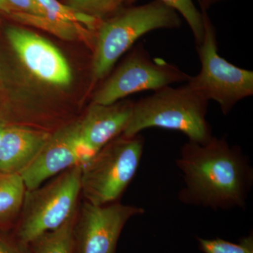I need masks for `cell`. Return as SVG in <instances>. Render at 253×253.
Masks as SVG:
<instances>
[{"mask_svg":"<svg viewBox=\"0 0 253 253\" xmlns=\"http://www.w3.org/2000/svg\"><path fill=\"white\" fill-rule=\"evenodd\" d=\"M176 164L184 181L178 194L182 204L215 211L246 207L253 169L239 146L214 136L204 144L189 141Z\"/></svg>","mask_w":253,"mask_h":253,"instance_id":"1","label":"cell"},{"mask_svg":"<svg viewBox=\"0 0 253 253\" xmlns=\"http://www.w3.org/2000/svg\"><path fill=\"white\" fill-rule=\"evenodd\" d=\"M181 26L179 13L159 0L121 9L101 20L94 31L91 80L98 82L107 77L118 60L141 36L154 30Z\"/></svg>","mask_w":253,"mask_h":253,"instance_id":"2","label":"cell"},{"mask_svg":"<svg viewBox=\"0 0 253 253\" xmlns=\"http://www.w3.org/2000/svg\"><path fill=\"white\" fill-rule=\"evenodd\" d=\"M208 100L189 84L165 86L134 103L123 135L131 136L151 127L184 133L189 141L204 144L212 138L206 120Z\"/></svg>","mask_w":253,"mask_h":253,"instance_id":"3","label":"cell"},{"mask_svg":"<svg viewBox=\"0 0 253 253\" xmlns=\"http://www.w3.org/2000/svg\"><path fill=\"white\" fill-rule=\"evenodd\" d=\"M144 149L140 134H121L84 163L81 192L86 202L95 206L117 202L134 179Z\"/></svg>","mask_w":253,"mask_h":253,"instance_id":"4","label":"cell"},{"mask_svg":"<svg viewBox=\"0 0 253 253\" xmlns=\"http://www.w3.org/2000/svg\"><path fill=\"white\" fill-rule=\"evenodd\" d=\"M83 166L70 168L45 185L26 191L18 231L23 244H31L75 217Z\"/></svg>","mask_w":253,"mask_h":253,"instance_id":"5","label":"cell"},{"mask_svg":"<svg viewBox=\"0 0 253 253\" xmlns=\"http://www.w3.org/2000/svg\"><path fill=\"white\" fill-rule=\"evenodd\" d=\"M201 8L204 36L201 45L196 47L201 68L188 84L208 101L217 102L223 114L227 115L239 101L253 96V72L234 66L219 56L215 29L207 10Z\"/></svg>","mask_w":253,"mask_h":253,"instance_id":"6","label":"cell"},{"mask_svg":"<svg viewBox=\"0 0 253 253\" xmlns=\"http://www.w3.org/2000/svg\"><path fill=\"white\" fill-rule=\"evenodd\" d=\"M191 78L172 63L151 59L141 44L106 78L95 92L92 103L114 104L134 93L156 91L173 83L188 82Z\"/></svg>","mask_w":253,"mask_h":253,"instance_id":"7","label":"cell"},{"mask_svg":"<svg viewBox=\"0 0 253 253\" xmlns=\"http://www.w3.org/2000/svg\"><path fill=\"white\" fill-rule=\"evenodd\" d=\"M92 156L81 140L80 120H76L51 132L38 156L19 174L26 191H31Z\"/></svg>","mask_w":253,"mask_h":253,"instance_id":"8","label":"cell"},{"mask_svg":"<svg viewBox=\"0 0 253 253\" xmlns=\"http://www.w3.org/2000/svg\"><path fill=\"white\" fill-rule=\"evenodd\" d=\"M144 208L116 202L104 206L84 202L78 224V253H115L126 223L144 214Z\"/></svg>","mask_w":253,"mask_h":253,"instance_id":"9","label":"cell"},{"mask_svg":"<svg viewBox=\"0 0 253 253\" xmlns=\"http://www.w3.org/2000/svg\"><path fill=\"white\" fill-rule=\"evenodd\" d=\"M6 36L20 62L33 77L57 87L71 84V67L54 44L39 35L18 26L8 28Z\"/></svg>","mask_w":253,"mask_h":253,"instance_id":"10","label":"cell"},{"mask_svg":"<svg viewBox=\"0 0 253 253\" xmlns=\"http://www.w3.org/2000/svg\"><path fill=\"white\" fill-rule=\"evenodd\" d=\"M134 103H92L88 108L84 117L80 119V132L83 144L92 156L123 134L130 120Z\"/></svg>","mask_w":253,"mask_h":253,"instance_id":"11","label":"cell"},{"mask_svg":"<svg viewBox=\"0 0 253 253\" xmlns=\"http://www.w3.org/2000/svg\"><path fill=\"white\" fill-rule=\"evenodd\" d=\"M51 134L26 126H5L0 139V172L20 174L36 158Z\"/></svg>","mask_w":253,"mask_h":253,"instance_id":"12","label":"cell"},{"mask_svg":"<svg viewBox=\"0 0 253 253\" xmlns=\"http://www.w3.org/2000/svg\"><path fill=\"white\" fill-rule=\"evenodd\" d=\"M9 15L18 22L41 28L64 41H75L82 39L88 41L92 39L91 38L92 31L80 23L46 15L40 16L21 13H11Z\"/></svg>","mask_w":253,"mask_h":253,"instance_id":"13","label":"cell"},{"mask_svg":"<svg viewBox=\"0 0 253 253\" xmlns=\"http://www.w3.org/2000/svg\"><path fill=\"white\" fill-rule=\"evenodd\" d=\"M26 189L19 174L0 172V224L21 212Z\"/></svg>","mask_w":253,"mask_h":253,"instance_id":"14","label":"cell"},{"mask_svg":"<svg viewBox=\"0 0 253 253\" xmlns=\"http://www.w3.org/2000/svg\"><path fill=\"white\" fill-rule=\"evenodd\" d=\"M74 220L73 217L59 229L46 233L33 241V253H73Z\"/></svg>","mask_w":253,"mask_h":253,"instance_id":"15","label":"cell"},{"mask_svg":"<svg viewBox=\"0 0 253 253\" xmlns=\"http://www.w3.org/2000/svg\"><path fill=\"white\" fill-rule=\"evenodd\" d=\"M136 0H126L132 3ZM163 4L177 11L189 24L194 35L196 46L201 45L204 40V25L202 13L195 6L193 0H159Z\"/></svg>","mask_w":253,"mask_h":253,"instance_id":"16","label":"cell"},{"mask_svg":"<svg viewBox=\"0 0 253 253\" xmlns=\"http://www.w3.org/2000/svg\"><path fill=\"white\" fill-rule=\"evenodd\" d=\"M44 10L46 16L62 18L72 22L80 23L91 31L94 32L101 20L83 14L60 2L58 0H37Z\"/></svg>","mask_w":253,"mask_h":253,"instance_id":"17","label":"cell"},{"mask_svg":"<svg viewBox=\"0 0 253 253\" xmlns=\"http://www.w3.org/2000/svg\"><path fill=\"white\" fill-rule=\"evenodd\" d=\"M126 2V0H66L67 6L98 20L109 17Z\"/></svg>","mask_w":253,"mask_h":253,"instance_id":"18","label":"cell"},{"mask_svg":"<svg viewBox=\"0 0 253 253\" xmlns=\"http://www.w3.org/2000/svg\"><path fill=\"white\" fill-rule=\"evenodd\" d=\"M199 249L204 253H253V236L243 238L239 244H234L217 238L204 239L197 238Z\"/></svg>","mask_w":253,"mask_h":253,"instance_id":"19","label":"cell"},{"mask_svg":"<svg viewBox=\"0 0 253 253\" xmlns=\"http://www.w3.org/2000/svg\"><path fill=\"white\" fill-rule=\"evenodd\" d=\"M11 13L40 15L44 16L45 12L37 0H6Z\"/></svg>","mask_w":253,"mask_h":253,"instance_id":"20","label":"cell"},{"mask_svg":"<svg viewBox=\"0 0 253 253\" xmlns=\"http://www.w3.org/2000/svg\"><path fill=\"white\" fill-rule=\"evenodd\" d=\"M0 11L8 15L11 14V10L6 0H0Z\"/></svg>","mask_w":253,"mask_h":253,"instance_id":"21","label":"cell"},{"mask_svg":"<svg viewBox=\"0 0 253 253\" xmlns=\"http://www.w3.org/2000/svg\"><path fill=\"white\" fill-rule=\"evenodd\" d=\"M0 253H15L7 245L0 241Z\"/></svg>","mask_w":253,"mask_h":253,"instance_id":"22","label":"cell"},{"mask_svg":"<svg viewBox=\"0 0 253 253\" xmlns=\"http://www.w3.org/2000/svg\"><path fill=\"white\" fill-rule=\"evenodd\" d=\"M200 3H201V7L207 10L214 3V0H200Z\"/></svg>","mask_w":253,"mask_h":253,"instance_id":"23","label":"cell"},{"mask_svg":"<svg viewBox=\"0 0 253 253\" xmlns=\"http://www.w3.org/2000/svg\"><path fill=\"white\" fill-rule=\"evenodd\" d=\"M4 126L5 125L0 122V139H1V134H2V131L4 130Z\"/></svg>","mask_w":253,"mask_h":253,"instance_id":"24","label":"cell"},{"mask_svg":"<svg viewBox=\"0 0 253 253\" xmlns=\"http://www.w3.org/2000/svg\"><path fill=\"white\" fill-rule=\"evenodd\" d=\"M221 1V0H214V1Z\"/></svg>","mask_w":253,"mask_h":253,"instance_id":"25","label":"cell"}]
</instances>
